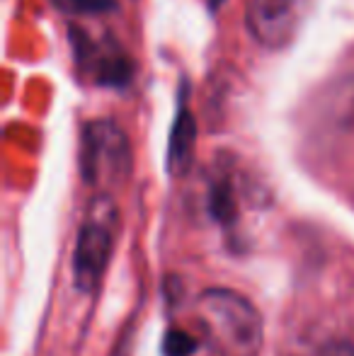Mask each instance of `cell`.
I'll list each match as a JSON object with an SVG mask.
<instances>
[{
    "label": "cell",
    "mask_w": 354,
    "mask_h": 356,
    "mask_svg": "<svg viewBox=\"0 0 354 356\" xmlns=\"http://www.w3.org/2000/svg\"><path fill=\"white\" fill-rule=\"evenodd\" d=\"M308 10L311 0H248L246 27L260 47L279 51L296 39Z\"/></svg>",
    "instance_id": "4"
},
{
    "label": "cell",
    "mask_w": 354,
    "mask_h": 356,
    "mask_svg": "<svg viewBox=\"0 0 354 356\" xmlns=\"http://www.w3.org/2000/svg\"><path fill=\"white\" fill-rule=\"evenodd\" d=\"M194 141H197V124H194V117L187 109V104H184V99H179L177 119H175V124H172L170 145H168V165H170V172H175V175L187 172V168L192 165V158H194Z\"/></svg>",
    "instance_id": "6"
},
{
    "label": "cell",
    "mask_w": 354,
    "mask_h": 356,
    "mask_svg": "<svg viewBox=\"0 0 354 356\" xmlns=\"http://www.w3.org/2000/svg\"><path fill=\"white\" fill-rule=\"evenodd\" d=\"M117 233V207L109 194H97L78 230L73 252V277L81 291H95L109 264Z\"/></svg>",
    "instance_id": "3"
},
{
    "label": "cell",
    "mask_w": 354,
    "mask_h": 356,
    "mask_svg": "<svg viewBox=\"0 0 354 356\" xmlns=\"http://www.w3.org/2000/svg\"><path fill=\"white\" fill-rule=\"evenodd\" d=\"M71 39L76 42V58L81 61V68L92 73L95 83L104 88H124L131 83L134 63L117 44H95L83 32H73V29Z\"/></svg>",
    "instance_id": "5"
},
{
    "label": "cell",
    "mask_w": 354,
    "mask_h": 356,
    "mask_svg": "<svg viewBox=\"0 0 354 356\" xmlns=\"http://www.w3.org/2000/svg\"><path fill=\"white\" fill-rule=\"evenodd\" d=\"M66 3L71 10L86 15H99V13H109V10H117V0H66Z\"/></svg>",
    "instance_id": "8"
},
{
    "label": "cell",
    "mask_w": 354,
    "mask_h": 356,
    "mask_svg": "<svg viewBox=\"0 0 354 356\" xmlns=\"http://www.w3.org/2000/svg\"><path fill=\"white\" fill-rule=\"evenodd\" d=\"M194 349V339L184 332H170L166 339L168 356H187Z\"/></svg>",
    "instance_id": "9"
},
{
    "label": "cell",
    "mask_w": 354,
    "mask_h": 356,
    "mask_svg": "<svg viewBox=\"0 0 354 356\" xmlns=\"http://www.w3.org/2000/svg\"><path fill=\"white\" fill-rule=\"evenodd\" d=\"M323 356H354V349L350 344H332L330 349H328Z\"/></svg>",
    "instance_id": "10"
},
{
    "label": "cell",
    "mask_w": 354,
    "mask_h": 356,
    "mask_svg": "<svg viewBox=\"0 0 354 356\" xmlns=\"http://www.w3.org/2000/svg\"><path fill=\"white\" fill-rule=\"evenodd\" d=\"M134 155L129 138L112 119H92L81 136V175L99 194H109L131 175Z\"/></svg>",
    "instance_id": "2"
},
{
    "label": "cell",
    "mask_w": 354,
    "mask_h": 356,
    "mask_svg": "<svg viewBox=\"0 0 354 356\" xmlns=\"http://www.w3.org/2000/svg\"><path fill=\"white\" fill-rule=\"evenodd\" d=\"M211 209L218 218H228L233 216V194L228 184H216L211 192Z\"/></svg>",
    "instance_id": "7"
},
{
    "label": "cell",
    "mask_w": 354,
    "mask_h": 356,
    "mask_svg": "<svg viewBox=\"0 0 354 356\" xmlns=\"http://www.w3.org/2000/svg\"><path fill=\"white\" fill-rule=\"evenodd\" d=\"M197 320L211 356H257L265 325L257 308L231 289H207L197 300Z\"/></svg>",
    "instance_id": "1"
},
{
    "label": "cell",
    "mask_w": 354,
    "mask_h": 356,
    "mask_svg": "<svg viewBox=\"0 0 354 356\" xmlns=\"http://www.w3.org/2000/svg\"><path fill=\"white\" fill-rule=\"evenodd\" d=\"M223 3H226V0H209V5H211L214 10H216V8H221Z\"/></svg>",
    "instance_id": "11"
}]
</instances>
